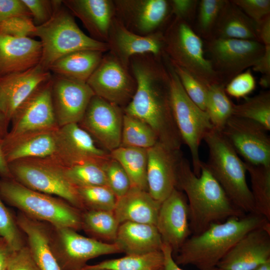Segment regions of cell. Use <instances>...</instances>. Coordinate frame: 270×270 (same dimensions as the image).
<instances>
[{
    "instance_id": "1",
    "label": "cell",
    "mask_w": 270,
    "mask_h": 270,
    "mask_svg": "<svg viewBox=\"0 0 270 270\" xmlns=\"http://www.w3.org/2000/svg\"><path fill=\"white\" fill-rule=\"evenodd\" d=\"M128 68L136 87L124 113L148 124L162 143L180 149L182 141L172 114L170 76L164 58L150 54L136 55L130 58Z\"/></svg>"
},
{
    "instance_id": "2",
    "label": "cell",
    "mask_w": 270,
    "mask_h": 270,
    "mask_svg": "<svg viewBox=\"0 0 270 270\" xmlns=\"http://www.w3.org/2000/svg\"><path fill=\"white\" fill-rule=\"evenodd\" d=\"M176 188L184 192L188 204L190 229L198 234L210 225L246 214L236 206L202 162L200 174L193 172L183 158L179 164Z\"/></svg>"
},
{
    "instance_id": "3",
    "label": "cell",
    "mask_w": 270,
    "mask_h": 270,
    "mask_svg": "<svg viewBox=\"0 0 270 270\" xmlns=\"http://www.w3.org/2000/svg\"><path fill=\"white\" fill-rule=\"evenodd\" d=\"M270 222L252 213L214 224L202 233L189 237L174 258L178 265H192L200 270L217 268L242 237L253 230L270 225Z\"/></svg>"
},
{
    "instance_id": "4",
    "label": "cell",
    "mask_w": 270,
    "mask_h": 270,
    "mask_svg": "<svg viewBox=\"0 0 270 270\" xmlns=\"http://www.w3.org/2000/svg\"><path fill=\"white\" fill-rule=\"evenodd\" d=\"M0 196L32 219L54 226L82 230V211L60 198L28 188L13 178L0 180Z\"/></svg>"
},
{
    "instance_id": "5",
    "label": "cell",
    "mask_w": 270,
    "mask_h": 270,
    "mask_svg": "<svg viewBox=\"0 0 270 270\" xmlns=\"http://www.w3.org/2000/svg\"><path fill=\"white\" fill-rule=\"evenodd\" d=\"M203 140L208 148L206 165L230 200L246 214H256L244 162L220 132L214 128Z\"/></svg>"
},
{
    "instance_id": "6",
    "label": "cell",
    "mask_w": 270,
    "mask_h": 270,
    "mask_svg": "<svg viewBox=\"0 0 270 270\" xmlns=\"http://www.w3.org/2000/svg\"><path fill=\"white\" fill-rule=\"evenodd\" d=\"M34 36L40 38L42 46L40 64L47 70L56 60L72 52L83 50L104 53L108 51L107 43L92 38L80 30L63 4L49 21L36 26Z\"/></svg>"
},
{
    "instance_id": "7",
    "label": "cell",
    "mask_w": 270,
    "mask_h": 270,
    "mask_svg": "<svg viewBox=\"0 0 270 270\" xmlns=\"http://www.w3.org/2000/svg\"><path fill=\"white\" fill-rule=\"evenodd\" d=\"M163 35L164 54L172 64L187 71L207 86L224 84L210 60L205 57L203 41L190 24L174 17Z\"/></svg>"
},
{
    "instance_id": "8",
    "label": "cell",
    "mask_w": 270,
    "mask_h": 270,
    "mask_svg": "<svg viewBox=\"0 0 270 270\" xmlns=\"http://www.w3.org/2000/svg\"><path fill=\"white\" fill-rule=\"evenodd\" d=\"M170 76V100L174 120L182 142L188 148L194 173L198 176L202 161L199 148L202 141L214 126L207 112L198 106L188 96L167 58L164 56Z\"/></svg>"
},
{
    "instance_id": "9",
    "label": "cell",
    "mask_w": 270,
    "mask_h": 270,
    "mask_svg": "<svg viewBox=\"0 0 270 270\" xmlns=\"http://www.w3.org/2000/svg\"><path fill=\"white\" fill-rule=\"evenodd\" d=\"M15 180L31 190L60 198L84 211L77 187L66 177L62 166L52 158H26L8 164Z\"/></svg>"
},
{
    "instance_id": "10",
    "label": "cell",
    "mask_w": 270,
    "mask_h": 270,
    "mask_svg": "<svg viewBox=\"0 0 270 270\" xmlns=\"http://www.w3.org/2000/svg\"><path fill=\"white\" fill-rule=\"evenodd\" d=\"M50 243L61 270H79L92 258L122 252L114 242H101L84 236L72 228L51 224Z\"/></svg>"
},
{
    "instance_id": "11",
    "label": "cell",
    "mask_w": 270,
    "mask_h": 270,
    "mask_svg": "<svg viewBox=\"0 0 270 270\" xmlns=\"http://www.w3.org/2000/svg\"><path fill=\"white\" fill-rule=\"evenodd\" d=\"M206 42L212 67L225 86L244 70L252 67L265 49L262 43L252 40L210 38Z\"/></svg>"
},
{
    "instance_id": "12",
    "label": "cell",
    "mask_w": 270,
    "mask_h": 270,
    "mask_svg": "<svg viewBox=\"0 0 270 270\" xmlns=\"http://www.w3.org/2000/svg\"><path fill=\"white\" fill-rule=\"evenodd\" d=\"M86 84L97 96L124 109L136 92V81L129 68L110 52L104 53Z\"/></svg>"
},
{
    "instance_id": "13",
    "label": "cell",
    "mask_w": 270,
    "mask_h": 270,
    "mask_svg": "<svg viewBox=\"0 0 270 270\" xmlns=\"http://www.w3.org/2000/svg\"><path fill=\"white\" fill-rule=\"evenodd\" d=\"M116 17L128 30L148 36L164 32L172 16L168 0H113Z\"/></svg>"
},
{
    "instance_id": "14",
    "label": "cell",
    "mask_w": 270,
    "mask_h": 270,
    "mask_svg": "<svg viewBox=\"0 0 270 270\" xmlns=\"http://www.w3.org/2000/svg\"><path fill=\"white\" fill-rule=\"evenodd\" d=\"M267 132L254 121L232 116L221 132L245 162L270 166V137Z\"/></svg>"
},
{
    "instance_id": "15",
    "label": "cell",
    "mask_w": 270,
    "mask_h": 270,
    "mask_svg": "<svg viewBox=\"0 0 270 270\" xmlns=\"http://www.w3.org/2000/svg\"><path fill=\"white\" fill-rule=\"evenodd\" d=\"M52 78L38 86L16 108L4 138L59 127L52 100Z\"/></svg>"
},
{
    "instance_id": "16",
    "label": "cell",
    "mask_w": 270,
    "mask_h": 270,
    "mask_svg": "<svg viewBox=\"0 0 270 270\" xmlns=\"http://www.w3.org/2000/svg\"><path fill=\"white\" fill-rule=\"evenodd\" d=\"M123 116L122 108L94 95L78 124L110 152L120 145Z\"/></svg>"
},
{
    "instance_id": "17",
    "label": "cell",
    "mask_w": 270,
    "mask_h": 270,
    "mask_svg": "<svg viewBox=\"0 0 270 270\" xmlns=\"http://www.w3.org/2000/svg\"><path fill=\"white\" fill-rule=\"evenodd\" d=\"M147 152L148 191L162 202L176 188L178 168L184 157L180 149L171 148L160 141Z\"/></svg>"
},
{
    "instance_id": "18",
    "label": "cell",
    "mask_w": 270,
    "mask_h": 270,
    "mask_svg": "<svg viewBox=\"0 0 270 270\" xmlns=\"http://www.w3.org/2000/svg\"><path fill=\"white\" fill-rule=\"evenodd\" d=\"M110 158L108 151L96 142L78 124L59 127L58 150L52 158L64 166L96 162L102 164Z\"/></svg>"
},
{
    "instance_id": "19",
    "label": "cell",
    "mask_w": 270,
    "mask_h": 270,
    "mask_svg": "<svg viewBox=\"0 0 270 270\" xmlns=\"http://www.w3.org/2000/svg\"><path fill=\"white\" fill-rule=\"evenodd\" d=\"M94 95L86 83L52 74V100L58 126L78 124Z\"/></svg>"
},
{
    "instance_id": "20",
    "label": "cell",
    "mask_w": 270,
    "mask_h": 270,
    "mask_svg": "<svg viewBox=\"0 0 270 270\" xmlns=\"http://www.w3.org/2000/svg\"><path fill=\"white\" fill-rule=\"evenodd\" d=\"M163 32L148 36H140L126 29L115 16L108 34V52L128 68L130 60L134 56L150 54L156 57H162L164 54Z\"/></svg>"
},
{
    "instance_id": "21",
    "label": "cell",
    "mask_w": 270,
    "mask_h": 270,
    "mask_svg": "<svg viewBox=\"0 0 270 270\" xmlns=\"http://www.w3.org/2000/svg\"><path fill=\"white\" fill-rule=\"evenodd\" d=\"M156 226L164 242L176 254L192 234L186 197L183 192L175 188L161 204Z\"/></svg>"
},
{
    "instance_id": "22",
    "label": "cell",
    "mask_w": 270,
    "mask_h": 270,
    "mask_svg": "<svg viewBox=\"0 0 270 270\" xmlns=\"http://www.w3.org/2000/svg\"><path fill=\"white\" fill-rule=\"evenodd\" d=\"M270 260L268 225L246 234L221 260L217 268L225 270H253Z\"/></svg>"
},
{
    "instance_id": "23",
    "label": "cell",
    "mask_w": 270,
    "mask_h": 270,
    "mask_svg": "<svg viewBox=\"0 0 270 270\" xmlns=\"http://www.w3.org/2000/svg\"><path fill=\"white\" fill-rule=\"evenodd\" d=\"M52 76L38 64L24 71L0 76V108L10 122L18 106Z\"/></svg>"
},
{
    "instance_id": "24",
    "label": "cell",
    "mask_w": 270,
    "mask_h": 270,
    "mask_svg": "<svg viewBox=\"0 0 270 270\" xmlns=\"http://www.w3.org/2000/svg\"><path fill=\"white\" fill-rule=\"evenodd\" d=\"M58 128L35 131L2 139V148L8 163L23 158L56 156L58 150Z\"/></svg>"
},
{
    "instance_id": "25",
    "label": "cell",
    "mask_w": 270,
    "mask_h": 270,
    "mask_svg": "<svg viewBox=\"0 0 270 270\" xmlns=\"http://www.w3.org/2000/svg\"><path fill=\"white\" fill-rule=\"evenodd\" d=\"M42 56L40 40L0 33V76L34 67L40 64Z\"/></svg>"
},
{
    "instance_id": "26",
    "label": "cell",
    "mask_w": 270,
    "mask_h": 270,
    "mask_svg": "<svg viewBox=\"0 0 270 270\" xmlns=\"http://www.w3.org/2000/svg\"><path fill=\"white\" fill-rule=\"evenodd\" d=\"M62 2L74 16L80 20L90 37L106 43L116 16L113 0H63Z\"/></svg>"
},
{
    "instance_id": "27",
    "label": "cell",
    "mask_w": 270,
    "mask_h": 270,
    "mask_svg": "<svg viewBox=\"0 0 270 270\" xmlns=\"http://www.w3.org/2000/svg\"><path fill=\"white\" fill-rule=\"evenodd\" d=\"M16 218L40 270H61L52 248L50 224L32 219L20 212Z\"/></svg>"
},
{
    "instance_id": "28",
    "label": "cell",
    "mask_w": 270,
    "mask_h": 270,
    "mask_svg": "<svg viewBox=\"0 0 270 270\" xmlns=\"http://www.w3.org/2000/svg\"><path fill=\"white\" fill-rule=\"evenodd\" d=\"M161 204L148 191L131 187L117 199L114 212L120 224L130 222L156 226Z\"/></svg>"
},
{
    "instance_id": "29",
    "label": "cell",
    "mask_w": 270,
    "mask_h": 270,
    "mask_svg": "<svg viewBox=\"0 0 270 270\" xmlns=\"http://www.w3.org/2000/svg\"><path fill=\"white\" fill-rule=\"evenodd\" d=\"M114 243L126 255L161 250L163 241L156 226L130 222L120 224Z\"/></svg>"
},
{
    "instance_id": "30",
    "label": "cell",
    "mask_w": 270,
    "mask_h": 270,
    "mask_svg": "<svg viewBox=\"0 0 270 270\" xmlns=\"http://www.w3.org/2000/svg\"><path fill=\"white\" fill-rule=\"evenodd\" d=\"M210 38H232L260 42L256 24L231 0H228L220 12Z\"/></svg>"
},
{
    "instance_id": "31",
    "label": "cell",
    "mask_w": 270,
    "mask_h": 270,
    "mask_svg": "<svg viewBox=\"0 0 270 270\" xmlns=\"http://www.w3.org/2000/svg\"><path fill=\"white\" fill-rule=\"evenodd\" d=\"M104 52L83 50L68 54L60 58L48 68L54 75L86 83L100 62Z\"/></svg>"
},
{
    "instance_id": "32",
    "label": "cell",
    "mask_w": 270,
    "mask_h": 270,
    "mask_svg": "<svg viewBox=\"0 0 270 270\" xmlns=\"http://www.w3.org/2000/svg\"><path fill=\"white\" fill-rule=\"evenodd\" d=\"M127 174L131 187L148 191L147 149L119 146L110 152Z\"/></svg>"
},
{
    "instance_id": "33",
    "label": "cell",
    "mask_w": 270,
    "mask_h": 270,
    "mask_svg": "<svg viewBox=\"0 0 270 270\" xmlns=\"http://www.w3.org/2000/svg\"><path fill=\"white\" fill-rule=\"evenodd\" d=\"M120 224L114 210L82 211V230L96 240L114 243Z\"/></svg>"
},
{
    "instance_id": "34",
    "label": "cell",
    "mask_w": 270,
    "mask_h": 270,
    "mask_svg": "<svg viewBox=\"0 0 270 270\" xmlns=\"http://www.w3.org/2000/svg\"><path fill=\"white\" fill-rule=\"evenodd\" d=\"M244 162L250 176L255 212L270 221V166Z\"/></svg>"
},
{
    "instance_id": "35",
    "label": "cell",
    "mask_w": 270,
    "mask_h": 270,
    "mask_svg": "<svg viewBox=\"0 0 270 270\" xmlns=\"http://www.w3.org/2000/svg\"><path fill=\"white\" fill-rule=\"evenodd\" d=\"M224 84L208 86L206 102L208 114L214 129L222 132L228 119L232 116L234 103L229 98Z\"/></svg>"
},
{
    "instance_id": "36",
    "label": "cell",
    "mask_w": 270,
    "mask_h": 270,
    "mask_svg": "<svg viewBox=\"0 0 270 270\" xmlns=\"http://www.w3.org/2000/svg\"><path fill=\"white\" fill-rule=\"evenodd\" d=\"M158 141L156 134L148 124L124 113L120 146L148 149Z\"/></svg>"
},
{
    "instance_id": "37",
    "label": "cell",
    "mask_w": 270,
    "mask_h": 270,
    "mask_svg": "<svg viewBox=\"0 0 270 270\" xmlns=\"http://www.w3.org/2000/svg\"><path fill=\"white\" fill-rule=\"evenodd\" d=\"M163 265L164 256L160 250L142 254L126 255L90 266L109 270H160Z\"/></svg>"
},
{
    "instance_id": "38",
    "label": "cell",
    "mask_w": 270,
    "mask_h": 270,
    "mask_svg": "<svg viewBox=\"0 0 270 270\" xmlns=\"http://www.w3.org/2000/svg\"><path fill=\"white\" fill-rule=\"evenodd\" d=\"M232 116L248 119L270 130V92H262L246 98L240 104H234Z\"/></svg>"
},
{
    "instance_id": "39",
    "label": "cell",
    "mask_w": 270,
    "mask_h": 270,
    "mask_svg": "<svg viewBox=\"0 0 270 270\" xmlns=\"http://www.w3.org/2000/svg\"><path fill=\"white\" fill-rule=\"evenodd\" d=\"M102 164L86 162L68 166L62 165L68 179L76 187L107 186Z\"/></svg>"
},
{
    "instance_id": "40",
    "label": "cell",
    "mask_w": 270,
    "mask_h": 270,
    "mask_svg": "<svg viewBox=\"0 0 270 270\" xmlns=\"http://www.w3.org/2000/svg\"><path fill=\"white\" fill-rule=\"evenodd\" d=\"M77 190L84 211L114 210L117 198L107 186L77 187Z\"/></svg>"
},
{
    "instance_id": "41",
    "label": "cell",
    "mask_w": 270,
    "mask_h": 270,
    "mask_svg": "<svg viewBox=\"0 0 270 270\" xmlns=\"http://www.w3.org/2000/svg\"><path fill=\"white\" fill-rule=\"evenodd\" d=\"M226 0H201L198 3L197 30L206 40L211 38Z\"/></svg>"
},
{
    "instance_id": "42",
    "label": "cell",
    "mask_w": 270,
    "mask_h": 270,
    "mask_svg": "<svg viewBox=\"0 0 270 270\" xmlns=\"http://www.w3.org/2000/svg\"><path fill=\"white\" fill-rule=\"evenodd\" d=\"M0 237L14 250L26 244L24 234L18 225L16 218L8 208L0 196Z\"/></svg>"
},
{
    "instance_id": "43",
    "label": "cell",
    "mask_w": 270,
    "mask_h": 270,
    "mask_svg": "<svg viewBox=\"0 0 270 270\" xmlns=\"http://www.w3.org/2000/svg\"><path fill=\"white\" fill-rule=\"evenodd\" d=\"M107 186L118 198L124 195L132 186L130 178L120 164L111 157L102 164Z\"/></svg>"
},
{
    "instance_id": "44",
    "label": "cell",
    "mask_w": 270,
    "mask_h": 270,
    "mask_svg": "<svg viewBox=\"0 0 270 270\" xmlns=\"http://www.w3.org/2000/svg\"><path fill=\"white\" fill-rule=\"evenodd\" d=\"M170 63L188 96L205 111L208 86L187 71Z\"/></svg>"
},
{
    "instance_id": "45",
    "label": "cell",
    "mask_w": 270,
    "mask_h": 270,
    "mask_svg": "<svg viewBox=\"0 0 270 270\" xmlns=\"http://www.w3.org/2000/svg\"><path fill=\"white\" fill-rule=\"evenodd\" d=\"M28 9L34 25L38 26L49 21L62 4L60 0H22Z\"/></svg>"
},
{
    "instance_id": "46",
    "label": "cell",
    "mask_w": 270,
    "mask_h": 270,
    "mask_svg": "<svg viewBox=\"0 0 270 270\" xmlns=\"http://www.w3.org/2000/svg\"><path fill=\"white\" fill-rule=\"evenodd\" d=\"M36 26L28 16H16L0 24V33L16 38L33 37Z\"/></svg>"
},
{
    "instance_id": "47",
    "label": "cell",
    "mask_w": 270,
    "mask_h": 270,
    "mask_svg": "<svg viewBox=\"0 0 270 270\" xmlns=\"http://www.w3.org/2000/svg\"><path fill=\"white\" fill-rule=\"evenodd\" d=\"M256 88V81L250 69L238 74L225 86L228 96L240 98H246Z\"/></svg>"
},
{
    "instance_id": "48",
    "label": "cell",
    "mask_w": 270,
    "mask_h": 270,
    "mask_svg": "<svg viewBox=\"0 0 270 270\" xmlns=\"http://www.w3.org/2000/svg\"><path fill=\"white\" fill-rule=\"evenodd\" d=\"M231 2L256 24L270 14V0H232Z\"/></svg>"
},
{
    "instance_id": "49",
    "label": "cell",
    "mask_w": 270,
    "mask_h": 270,
    "mask_svg": "<svg viewBox=\"0 0 270 270\" xmlns=\"http://www.w3.org/2000/svg\"><path fill=\"white\" fill-rule=\"evenodd\" d=\"M7 270H40L26 244L14 250L10 259Z\"/></svg>"
},
{
    "instance_id": "50",
    "label": "cell",
    "mask_w": 270,
    "mask_h": 270,
    "mask_svg": "<svg viewBox=\"0 0 270 270\" xmlns=\"http://www.w3.org/2000/svg\"><path fill=\"white\" fill-rule=\"evenodd\" d=\"M22 16L32 17L22 0H0V24L11 18Z\"/></svg>"
},
{
    "instance_id": "51",
    "label": "cell",
    "mask_w": 270,
    "mask_h": 270,
    "mask_svg": "<svg viewBox=\"0 0 270 270\" xmlns=\"http://www.w3.org/2000/svg\"><path fill=\"white\" fill-rule=\"evenodd\" d=\"M169 2L172 16L190 24V21L194 16L198 0H170Z\"/></svg>"
},
{
    "instance_id": "52",
    "label": "cell",
    "mask_w": 270,
    "mask_h": 270,
    "mask_svg": "<svg viewBox=\"0 0 270 270\" xmlns=\"http://www.w3.org/2000/svg\"><path fill=\"white\" fill-rule=\"evenodd\" d=\"M252 67L254 72L263 75L260 82L262 86L268 88L270 83V46H265L264 54Z\"/></svg>"
},
{
    "instance_id": "53",
    "label": "cell",
    "mask_w": 270,
    "mask_h": 270,
    "mask_svg": "<svg viewBox=\"0 0 270 270\" xmlns=\"http://www.w3.org/2000/svg\"><path fill=\"white\" fill-rule=\"evenodd\" d=\"M256 25L260 42L264 46H270V14L264 17Z\"/></svg>"
},
{
    "instance_id": "54",
    "label": "cell",
    "mask_w": 270,
    "mask_h": 270,
    "mask_svg": "<svg viewBox=\"0 0 270 270\" xmlns=\"http://www.w3.org/2000/svg\"><path fill=\"white\" fill-rule=\"evenodd\" d=\"M161 250L164 256L163 270H183L176 262L172 255V250L168 244L163 242ZM217 270L218 268H216L207 270Z\"/></svg>"
},
{
    "instance_id": "55",
    "label": "cell",
    "mask_w": 270,
    "mask_h": 270,
    "mask_svg": "<svg viewBox=\"0 0 270 270\" xmlns=\"http://www.w3.org/2000/svg\"><path fill=\"white\" fill-rule=\"evenodd\" d=\"M14 250L6 242L0 237V270H7L8 262Z\"/></svg>"
},
{
    "instance_id": "56",
    "label": "cell",
    "mask_w": 270,
    "mask_h": 270,
    "mask_svg": "<svg viewBox=\"0 0 270 270\" xmlns=\"http://www.w3.org/2000/svg\"><path fill=\"white\" fill-rule=\"evenodd\" d=\"M2 140L0 139V176L2 178L11 179L12 176L9 169L8 163L4 152Z\"/></svg>"
},
{
    "instance_id": "57",
    "label": "cell",
    "mask_w": 270,
    "mask_h": 270,
    "mask_svg": "<svg viewBox=\"0 0 270 270\" xmlns=\"http://www.w3.org/2000/svg\"><path fill=\"white\" fill-rule=\"evenodd\" d=\"M9 123L0 108V139H4L7 135Z\"/></svg>"
},
{
    "instance_id": "58",
    "label": "cell",
    "mask_w": 270,
    "mask_h": 270,
    "mask_svg": "<svg viewBox=\"0 0 270 270\" xmlns=\"http://www.w3.org/2000/svg\"><path fill=\"white\" fill-rule=\"evenodd\" d=\"M253 270H270V260L258 266Z\"/></svg>"
},
{
    "instance_id": "59",
    "label": "cell",
    "mask_w": 270,
    "mask_h": 270,
    "mask_svg": "<svg viewBox=\"0 0 270 270\" xmlns=\"http://www.w3.org/2000/svg\"><path fill=\"white\" fill-rule=\"evenodd\" d=\"M79 270H109L108 269L104 268H98L92 267L90 265L87 264L82 268Z\"/></svg>"
},
{
    "instance_id": "60",
    "label": "cell",
    "mask_w": 270,
    "mask_h": 270,
    "mask_svg": "<svg viewBox=\"0 0 270 270\" xmlns=\"http://www.w3.org/2000/svg\"><path fill=\"white\" fill-rule=\"evenodd\" d=\"M223 270V269H221V268H218V270Z\"/></svg>"
},
{
    "instance_id": "61",
    "label": "cell",
    "mask_w": 270,
    "mask_h": 270,
    "mask_svg": "<svg viewBox=\"0 0 270 270\" xmlns=\"http://www.w3.org/2000/svg\"><path fill=\"white\" fill-rule=\"evenodd\" d=\"M163 270L162 268L161 270Z\"/></svg>"
}]
</instances>
